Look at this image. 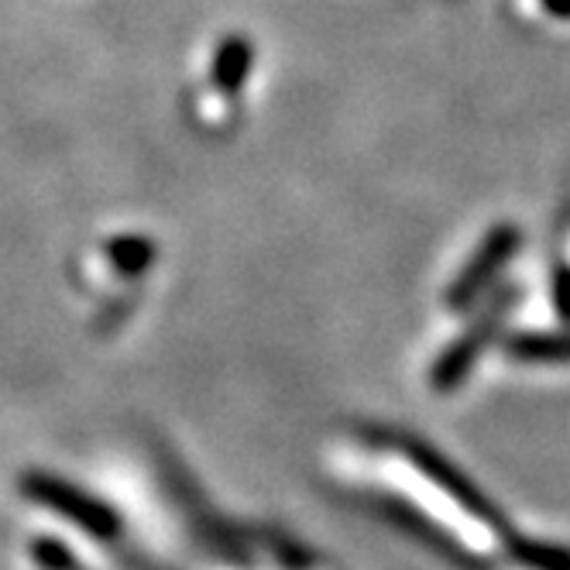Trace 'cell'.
<instances>
[{"mask_svg": "<svg viewBox=\"0 0 570 570\" xmlns=\"http://www.w3.org/2000/svg\"><path fill=\"white\" fill-rule=\"evenodd\" d=\"M505 354L533 364H570V331H529L515 334L505 344Z\"/></svg>", "mask_w": 570, "mask_h": 570, "instance_id": "4", "label": "cell"}, {"mask_svg": "<svg viewBox=\"0 0 570 570\" xmlns=\"http://www.w3.org/2000/svg\"><path fill=\"white\" fill-rule=\"evenodd\" d=\"M385 478L395 484L405 525L440 543L471 570H484L512 537L499 509L423 440H389Z\"/></svg>", "mask_w": 570, "mask_h": 570, "instance_id": "1", "label": "cell"}, {"mask_svg": "<svg viewBox=\"0 0 570 570\" xmlns=\"http://www.w3.org/2000/svg\"><path fill=\"white\" fill-rule=\"evenodd\" d=\"M519 303V289H502V293H492V299L484 303L481 316L471 323L468 331H461L454 337V344L446 347L430 368V385L433 392H454L478 364V357L484 354V347L492 344L495 331L502 327V320L509 316V309Z\"/></svg>", "mask_w": 570, "mask_h": 570, "instance_id": "2", "label": "cell"}, {"mask_svg": "<svg viewBox=\"0 0 570 570\" xmlns=\"http://www.w3.org/2000/svg\"><path fill=\"white\" fill-rule=\"evenodd\" d=\"M252 66V49L248 42H227V49L220 52V62H217V79L224 87H240L244 72Z\"/></svg>", "mask_w": 570, "mask_h": 570, "instance_id": "6", "label": "cell"}, {"mask_svg": "<svg viewBox=\"0 0 570 570\" xmlns=\"http://www.w3.org/2000/svg\"><path fill=\"white\" fill-rule=\"evenodd\" d=\"M519 244H522V230L515 224H499L488 230L484 240L478 244V252L458 272V278L446 285L443 303L451 309H468L474 299H481L488 293V285H492L505 272V265L515 258Z\"/></svg>", "mask_w": 570, "mask_h": 570, "instance_id": "3", "label": "cell"}, {"mask_svg": "<svg viewBox=\"0 0 570 570\" xmlns=\"http://www.w3.org/2000/svg\"><path fill=\"white\" fill-rule=\"evenodd\" d=\"M512 563L522 570H570V547L560 543H543L533 537H509L502 550Z\"/></svg>", "mask_w": 570, "mask_h": 570, "instance_id": "5", "label": "cell"}, {"mask_svg": "<svg viewBox=\"0 0 570 570\" xmlns=\"http://www.w3.org/2000/svg\"><path fill=\"white\" fill-rule=\"evenodd\" d=\"M550 303H553L557 316L570 327V262H560L550 272Z\"/></svg>", "mask_w": 570, "mask_h": 570, "instance_id": "7", "label": "cell"}, {"mask_svg": "<svg viewBox=\"0 0 570 570\" xmlns=\"http://www.w3.org/2000/svg\"><path fill=\"white\" fill-rule=\"evenodd\" d=\"M540 8L557 21H570V0H540Z\"/></svg>", "mask_w": 570, "mask_h": 570, "instance_id": "8", "label": "cell"}]
</instances>
